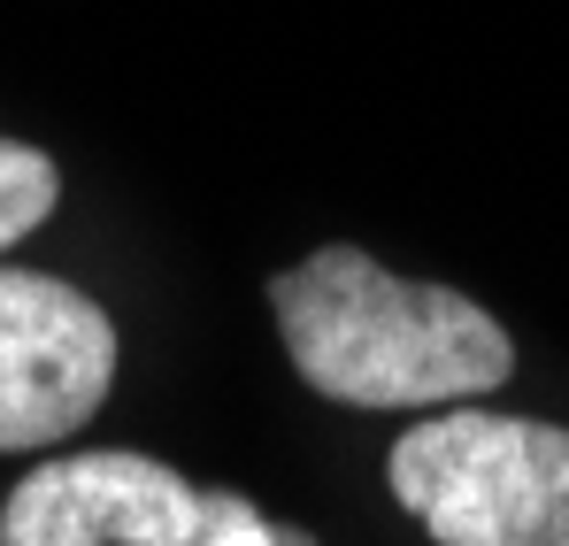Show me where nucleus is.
I'll return each mask as SVG.
<instances>
[{"label": "nucleus", "mask_w": 569, "mask_h": 546, "mask_svg": "<svg viewBox=\"0 0 569 546\" xmlns=\"http://www.w3.org/2000/svg\"><path fill=\"white\" fill-rule=\"evenodd\" d=\"M270 316L300 385L347 408H447L516 377V339L492 308L431 277H392L347 239L270 277Z\"/></svg>", "instance_id": "nucleus-1"}, {"label": "nucleus", "mask_w": 569, "mask_h": 546, "mask_svg": "<svg viewBox=\"0 0 569 546\" xmlns=\"http://www.w3.org/2000/svg\"><path fill=\"white\" fill-rule=\"evenodd\" d=\"M392 500L431 546H569V431L500 408H439L385 455Z\"/></svg>", "instance_id": "nucleus-2"}, {"label": "nucleus", "mask_w": 569, "mask_h": 546, "mask_svg": "<svg viewBox=\"0 0 569 546\" xmlns=\"http://www.w3.org/2000/svg\"><path fill=\"white\" fill-rule=\"evenodd\" d=\"M116 385V324L86 285L0 262V455H39L93 424Z\"/></svg>", "instance_id": "nucleus-3"}, {"label": "nucleus", "mask_w": 569, "mask_h": 546, "mask_svg": "<svg viewBox=\"0 0 569 546\" xmlns=\"http://www.w3.org/2000/svg\"><path fill=\"white\" fill-rule=\"evenodd\" d=\"M200 524L208 493H192L170 461L100 447L39 461L0 508V546H192Z\"/></svg>", "instance_id": "nucleus-4"}, {"label": "nucleus", "mask_w": 569, "mask_h": 546, "mask_svg": "<svg viewBox=\"0 0 569 546\" xmlns=\"http://www.w3.org/2000/svg\"><path fill=\"white\" fill-rule=\"evenodd\" d=\"M62 200V170L54 155L23 147V139H0V247H16L23 231H39Z\"/></svg>", "instance_id": "nucleus-5"}, {"label": "nucleus", "mask_w": 569, "mask_h": 546, "mask_svg": "<svg viewBox=\"0 0 569 546\" xmlns=\"http://www.w3.org/2000/svg\"><path fill=\"white\" fill-rule=\"evenodd\" d=\"M192 546H316L308 532H292V524H270L254 500H239V493H208V524H200V539Z\"/></svg>", "instance_id": "nucleus-6"}]
</instances>
